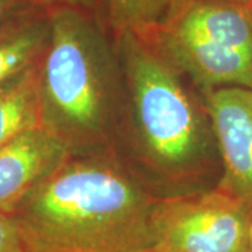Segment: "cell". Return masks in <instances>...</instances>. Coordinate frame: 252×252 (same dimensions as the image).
I'll use <instances>...</instances> for the list:
<instances>
[{
	"instance_id": "cell-1",
	"label": "cell",
	"mask_w": 252,
	"mask_h": 252,
	"mask_svg": "<svg viewBox=\"0 0 252 252\" xmlns=\"http://www.w3.org/2000/svg\"><path fill=\"white\" fill-rule=\"evenodd\" d=\"M154 202L115 162L70 156L11 213L30 252H137Z\"/></svg>"
},
{
	"instance_id": "cell-2",
	"label": "cell",
	"mask_w": 252,
	"mask_h": 252,
	"mask_svg": "<svg viewBox=\"0 0 252 252\" xmlns=\"http://www.w3.org/2000/svg\"><path fill=\"white\" fill-rule=\"evenodd\" d=\"M39 81L44 124L73 150L99 142L109 115L108 51L89 11L52 10Z\"/></svg>"
},
{
	"instance_id": "cell-3",
	"label": "cell",
	"mask_w": 252,
	"mask_h": 252,
	"mask_svg": "<svg viewBox=\"0 0 252 252\" xmlns=\"http://www.w3.org/2000/svg\"><path fill=\"white\" fill-rule=\"evenodd\" d=\"M203 94L252 90V6L230 0H175L146 38Z\"/></svg>"
},
{
	"instance_id": "cell-4",
	"label": "cell",
	"mask_w": 252,
	"mask_h": 252,
	"mask_svg": "<svg viewBox=\"0 0 252 252\" xmlns=\"http://www.w3.org/2000/svg\"><path fill=\"white\" fill-rule=\"evenodd\" d=\"M118 41L144 152L164 171L188 168L202 156L205 132L178 70L146 38L124 32Z\"/></svg>"
},
{
	"instance_id": "cell-5",
	"label": "cell",
	"mask_w": 252,
	"mask_h": 252,
	"mask_svg": "<svg viewBox=\"0 0 252 252\" xmlns=\"http://www.w3.org/2000/svg\"><path fill=\"white\" fill-rule=\"evenodd\" d=\"M252 213L220 187L156 198L152 247L161 252H252Z\"/></svg>"
},
{
	"instance_id": "cell-6",
	"label": "cell",
	"mask_w": 252,
	"mask_h": 252,
	"mask_svg": "<svg viewBox=\"0 0 252 252\" xmlns=\"http://www.w3.org/2000/svg\"><path fill=\"white\" fill-rule=\"evenodd\" d=\"M224 174L219 187L252 213V90L225 87L205 93Z\"/></svg>"
},
{
	"instance_id": "cell-7",
	"label": "cell",
	"mask_w": 252,
	"mask_h": 252,
	"mask_svg": "<svg viewBox=\"0 0 252 252\" xmlns=\"http://www.w3.org/2000/svg\"><path fill=\"white\" fill-rule=\"evenodd\" d=\"M72 152L45 124L0 147V212H13Z\"/></svg>"
},
{
	"instance_id": "cell-8",
	"label": "cell",
	"mask_w": 252,
	"mask_h": 252,
	"mask_svg": "<svg viewBox=\"0 0 252 252\" xmlns=\"http://www.w3.org/2000/svg\"><path fill=\"white\" fill-rule=\"evenodd\" d=\"M44 124L39 61L0 86V147Z\"/></svg>"
},
{
	"instance_id": "cell-9",
	"label": "cell",
	"mask_w": 252,
	"mask_h": 252,
	"mask_svg": "<svg viewBox=\"0 0 252 252\" xmlns=\"http://www.w3.org/2000/svg\"><path fill=\"white\" fill-rule=\"evenodd\" d=\"M49 35V16H34L0 27V86L35 64Z\"/></svg>"
},
{
	"instance_id": "cell-10",
	"label": "cell",
	"mask_w": 252,
	"mask_h": 252,
	"mask_svg": "<svg viewBox=\"0 0 252 252\" xmlns=\"http://www.w3.org/2000/svg\"><path fill=\"white\" fill-rule=\"evenodd\" d=\"M175 0H105L117 35L130 32L147 38L165 17Z\"/></svg>"
},
{
	"instance_id": "cell-11",
	"label": "cell",
	"mask_w": 252,
	"mask_h": 252,
	"mask_svg": "<svg viewBox=\"0 0 252 252\" xmlns=\"http://www.w3.org/2000/svg\"><path fill=\"white\" fill-rule=\"evenodd\" d=\"M0 252H30L16 216L0 212Z\"/></svg>"
},
{
	"instance_id": "cell-12",
	"label": "cell",
	"mask_w": 252,
	"mask_h": 252,
	"mask_svg": "<svg viewBox=\"0 0 252 252\" xmlns=\"http://www.w3.org/2000/svg\"><path fill=\"white\" fill-rule=\"evenodd\" d=\"M55 7H73V9L90 11L95 9L97 0H42Z\"/></svg>"
},
{
	"instance_id": "cell-13",
	"label": "cell",
	"mask_w": 252,
	"mask_h": 252,
	"mask_svg": "<svg viewBox=\"0 0 252 252\" xmlns=\"http://www.w3.org/2000/svg\"><path fill=\"white\" fill-rule=\"evenodd\" d=\"M20 0H0V21L9 16L17 7Z\"/></svg>"
},
{
	"instance_id": "cell-14",
	"label": "cell",
	"mask_w": 252,
	"mask_h": 252,
	"mask_svg": "<svg viewBox=\"0 0 252 252\" xmlns=\"http://www.w3.org/2000/svg\"><path fill=\"white\" fill-rule=\"evenodd\" d=\"M230 1H235V3H241V4L252 6V0H230Z\"/></svg>"
},
{
	"instance_id": "cell-15",
	"label": "cell",
	"mask_w": 252,
	"mask_h": 252,
	"mask_svg": "<svg viewBox=\"0 0 252 252\" xmlns=\"http://www.w3.org/2000/svg\"><path fill=\"white\" fill-rule=\"evenodd\" d=\"M137 252H161V251L156 250V248H153V247H149V248H144V250H140V251H137Z\"/></svg>"
},
{
	"instance_id": "cell-16",
	"label": "cell",
	"mask_w": 252,
	"mask_h": 252,
	"mask_svg": "<svg viewBox=\"0 0 252 252\" xmlns=\"http://www.w3.org/2000/svg\"><path fill=\"white\" fill-rule=\"evenodd\" d=\"M251 244H252V227H251Z\"/></svg>"
}]
</instances>
